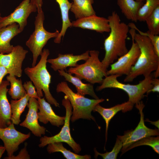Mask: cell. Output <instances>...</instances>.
Segmentation results:
<instances>
[{
    "label": "cell",
    "instance_id": "obj_1",
    "mask_svg": "<svg viewBox=\"0 0 159 159\" xmlns=\"http://www.w3.org/2000/svg\"><path fill=\"white\" fill-rule=\"evenodd\" d=\"M107 19L110 31L104 41L105 54L101 61L107 69L115 60L128 51L126 40L130 29L128 24L121 22L119 15L115 11H112Z\"/></svg>",
    "mask_w": 159,
    "mask_h": 159
},
{
    "label": "cell",
    "instance_id": "obj_2",
    "mask_svg": "<svg viewBox=\"0 0 159 159\" xmlns=\"http://www.w3.org/2000/svg\"><path fill=\"white\" fill-rule=\"evenodd\" d=\"M129 32L138 44L140 54L135 63L125 78L124 81L126 82H132L140 75L147 77L159 67V57L156 54L149 37L137 33L132 28H130Z\"/></svg>",
    "mask_w": 159,
    "mask_h": 159
},
{
    "label": "cell",
    "instance_id": "obj_3",
    "mask_svg": "<svg viewBox=\"0 0 159 159\" xmlns=\"http://www.w3.org/2000/svg\"><path fill=\"white\" fill-rule=\"evenodd\" d=\"M49 54V50L44 49L37 64L33 67L26 68L24 72L34 85L39 97L43 96V91L48 102L56 107H59V103L52 95L49 90L51 76L47 68V58Z\"/></svg>",
    "mask_w": 159,
    "mask_h": 159
},
{
    "label": "cell",
    "instance_id": "obj_4",
    "mask_svg": "<svg viewBox=\"0 0 159 159\" xmlns=\"http://www.w3.org/2000/svg\"><path fill=\"white\" fill-rule=\"evenodd\" d=\"M57 92H62L66 95L72 105L73 111L70 120L74 122L80 119L92 120L96 122L91 112L98 104L103 102V98L90 99L74 92L69 87L66 82H62L57 85Z\"/></svg>",
    "mask_w": 159,
    "mask_h": 159
},
{
    "label": "cell",
    "instance_id": "obj_5",
    "mask_svg": "<svg viewBox=\"0 0 159 159\" xmlns=\"http://www.w3.org/2000/svg\"><path fill=\"white\" fill-rule=\"evenodd\" d=\"M119 74H111L105 77L101 85L97 87V91L101 90L106 88L120 89L125 92L129 97L128 101L133 104H136L143 98L144 94L153 87L152 80L153 75L150 74L145 77L144 79L135 85L125 84L119 81L118 77Z\"/></svg>",
    "mask_w": 159,
    "mask_h": 159
},
{
    "label": "cell",
    "instance_id": "obj_6",
    "mask_svg": "<svg viewBox=\"0 0 159 159\" xmlns=\"http://www.w3.org/2000/svg\"><path fill=\"white\" fill-rule=\"evenodd\" d=\"M99 54V52L97 50L90 51L89 57L85 63L75 67H70L67 72L92 84H101L103 78L107 75V70L100 61Z\"/></svg>",
    "mask_w": 159,
    "mask_h": 159
},
{
    "label": "cell",
    "instance_id": "obj_7",
    "mask_svg": "<svg viewBox=\"0 0 159 159\" xmlns=\"http://www.w3.org/2000/svg\"><path fill=\"white\" fill-rule=\"evenodd\" d=\"M44 20L43 11L38 13L34 23V30L26 42V45L32 54V67L36 65L38 57L40 55L48 41L51 38H56L59 33L57 30L54 32L47 31L43 25Z\"/></svg>",
    "mask_w": 159,
    "mask_h": 159
},
{
    "label": "cell",
    "instance_id": "obj_8",
    "mask_svg": "<svg viewBox=\"0 0 159 159\" xmlns=\"http://www.w3.org/2000/svg\"><path fill=\"white\" fill-rule=\"evenodd\" d=\"M62 105L66 110L64 124L61 131L57 134L51 137L44 136L41 137L39 147L43 148L48 144L55 142H64L70 147L75 153H78L81 150L80 145L77 143L72 137L70 132V121L72 115V107L66 95L62 101Z\"/></svg>",
    "mask_w": 159,
    "mask_h": 159
},
{
    "label": "cell",
    "instance_id": "obj_9",
    "mask_svg": "<svg viewBox=\"0 0 159 159\" xmlns=\"http://www.w3.org/2000/svg\"><path fill=\"white\" fill-rule=\"evenodd\" d=\"M135 107L140 114V120L137 126L133 130L127 132L123 135H117V138L122 142V154L125 153L126 149L134 143L147 137L156 136L159 134L158 129H153L147 127L145 125L143 109L145 105L142 101L136 104Z\"/></svg>",
    "mask_w": 159,
    "mask_h": 159
},
{
    "label": "cell",
    "instance_id": "obj_10",
    "mask_svg": "<svg viewBox=\"0 0 159 159\" xmlns=\"http://www.w3.org/2000/svg\"><path fill=\"white\" fill-rule=\"evenodd\" d=\"M30 1L23 0L9 15L1 17L0 20V28L16 23L19 25L21 32H22L27 25V19L30 15L37 11L36 6Z\"/></svg>",
    "mask_w": 159,
    "mask_h": 159
},
{
    "label": "cell",
    "instance_id": "obj_11",
    "mask_svg": "<svg viewBox=\"0 0 159 159\" xmlns=\"http://www.w3.org/2000/svg\"><path fill=\"white\" fill-rule=\"evenodd\" d=\"M28 52L21 45L14 46L10 53H0V64L7 69L9 74L20 77L23 62Z\"/></svg>",
    "mask_w": 159,
    "mask_h": 159
},
{
    "label": "cell",
    "instance_id": "obj_12",
    "mask_svg": "<svg viewBox=\"0 0 159 159\" xmlns=\"http://www.w3.org/2000/svg\"><path fill=\"white\" fill-rule=\"evenodd\" d=\"M132 38L131 47L127 52L120 57L115 62L110 65V69L107 71V75L111 74L128 75L132 67L135 64L140 54L138 44Z\"/></svg>",
    "mask_w": 159,
    "mask_h": 159
},
{
    "label": "cell",
    "instance_id": "obj_13",
    "mask_svg": "<svg viewBox=\"0 0 159 159\" xmlns=\"http://www.w3.org/2000/svg\"><path fill=\"white\" fill-rule=\"evenodd\" d=\"M30 133L25 134L17 130L14 124L11 123L8 127L0 128V139L4 143V146L7 152L8 159L14 155V153L19 149V145L29 138Z\"/></svg>",
    "mask_w": 159,
    "mask_h": 159
},
{
    "label": "cell",
    "instance_id": "obj_14",
    "mask_svg": "<svg viewBox=\"0 0 159 159\" xmlns=\"http://www.w3.org/2000/svg\"><path fill=\"white\" fill-rule=\"evenodd\" d=\"M37 99L30 97L28 104V111L24 120L20 125L30 130L32 134L37 137H41L45 133L46 128L40 126L38 122V112L39 104Z\"/></svg>",
    "mask_w": 159,
    "mask_h": 159
},
{
    "label": "cell",
    "instance_id": "obj_15",
    "mask_svg": "<svg viewBox=\"0 0 159 159\" xmlns=\"http://www.w3.org/2000/svg\"><path fill=\"white\" fill-rule=\"evenodd\" d=\"M72 26L94 30L102 33L109 32L110 28L107 18L92 15L77 19L72 22Z\"/></svg>",
    "mask_w": 159,
    "mask_h": 159
},
{
    "label": "cell",
    "instance_id": "obj_16",
    "mask_svg": "<svg viewBox=\"0 0 159 159\" xmlns=\"http://www.w3.org/2000/svg\"><path fill=\"white\" fill-rule=\"evenodd\" d=\"M89 56V51L78 55H74L73 54H59L57 58L47 59V62L51 64V67L54 71L64 70L68 67L77 66L78 64V61L81 60L85 61Z\"/></svg>",
    "mask_w": 159,
    "mask_h": 159
},
{
    "label": "cell",
    "instance_id": "obj_17",
    "mask_svg": "<svg viewBox=\"0 0 159 159\" xmlns=\"http://www.w3.org/2000/svg\"><path fill=\"white\" fill-rule=\"evenodd\" d=\"M39 104L38 112V120L44 124L49 122L53 126L59 127L64 125L65 116L57 115L51 107L50 104L46 101L44 98L39 97L37 99Z\"/></svg>",
    "mask_w": 159,
    "mask_h": 159
},
{
    "label": "cell",
    "instance_id": "obj_18",
    "mask_svg": "<svg viewBox=\"0 0 159 159\" xmlns=\"http://www.w3.org/2000/svg\"><path fill=\"white\" fill-rule=\"evenodd\" d=\"M9 85L7 80H2L0 84V128L6 127L12 123L10 105L7 97Z\"/></svg>",
    "mask_w": 159,
    "mask_h": 159
},
{
    "label": "cell",
    "instance_id": "obj_19",
    "mask_svg": "<svg viewBox=\"0 0 159 159\" xmlns=\"http://www.w3.org/2000/svg\"><path fill=\"white\" fill-rule=\"evenodd\" d=\"M134 104L128 100L121 104H117L112 107L105 108L101 106L99 104L94 107L93 111L97 112L102 116L106 123L105 139H107V131L110 122L112 119L119 112L122 111L123 112L131 110Z\"/></svg>",
    "mask_w": 159,
    "mask_h": 159
},
{
    "label": "cell",
    "instance_id": "obj_20",
    "mask_svg": "<svg viewBox=\"0 0 159 159\" xmlns=\"http://www.w3.org/2000/svg\"><path fill=\"white\" fill-rule=\"evenodd\" d=\"M19 27L18 24L14 23L0 28V53L7 54L12 51L14 46L10 42L21 32Z\"/></svg>",
    "mask_w": 159,
    "mask_h": 159
},
{
    "label": "cell",
    "instance_id": "obj_21",
    "mask_svg": "<svg viewBox=\"0 0 159 159\" xmlns=\"http://www.w3.org/2000/svg\"><path fill=\"white\" fill-rule=\"evenodd\" d=\"M58 72L59 75L64 77L65 80L72 83L75 86L77 93L83 96L89 95L95 99H99L95 92L92 84L84 83L79 78L72 76L64 70H58Z\"/></svg>",
    "mask_w": 159,
    "mask_h": 159
},
{
    "label": "cell",
    "instance_id": "obj_22",
    "mask_svg": "<svg viewBox=\"0 0 159 159\" xmlns=\"http://www.w3.org/2000/svg\"><path fill=\"white\" fill-rule=\"evenodd\" d=\"M58 4L60 9L62 21V29L58 36L54 40L56 43L59 44L61 42L62 37H64L68 28L72 26V22L69 19V11L70 10L72 3L69 0H55Z\"/></svg>",
    "mask_w": 159,
    "mask_h": 159
},
{
    "label": "cell",
    "instance_id": "obj_23",
    "mask_svg": "<svg viewBox=\"0 0 159 159\" xmlns=\"http://www.w3.org/2000/svg\"><path fill=\"white\" fill-rule=\"evenodd\" d=\"M117 4L122 13L128 19L137 22V15L143 2L135 0H117Z\"/></svg>",
    "mask_w": 159,
    "mask_h": 159
},
{
    "label": "cell",
    "instance_id": "obj_24",
    "mask_svg": "<svg viewBox=\"0 0 159 159\" xmlns=\"http://www.w3.org/2000/svg\"><path fill=\"white\" fill-rule=\"evenodd\" d=\"M70 9L76 19L96 14L92 7L95 0H72Z\"/></svg>",
    "mask_w": 159,
    "mask_h": 159
},
{
    "label": "cell",
    "instance_id": "obj_25",
    "mask_svg": "<svg viewBox=\"0 0 159 159\" xmlns=\"http://www.w3.org/2000/svg\"><path fill=\"white\" fill-rule=\"evenodd\" d=\"M29 97L26 94L18 100H12L10 104L11 115V121L14 125H18L21 122L20 116L28 104Z\"/></svg>",
    "mask_w": 159,
    "mask_h": 159
},
{
    "label": "cell",
    "instance_id": "obj_26",
    "mask_svg": "<svg viewBox=\"0 0 159 159\" xmlns=\"http://www.w3.org/2000/svg\"><path fill=\"white\" fill-rule=\"evenodd\" d=\"M47 151L49 154L59 152L67 159H90L91 156L90 155H80L73 153L68 150L63 146L62 142H55L47 145Z\"/></svg>",
    "mask_w": 159,
    "mask_h": 159
},
{
    "label": "cell",
    "instance_id": "obj_27",
    "mask_svg": "<svg viewBox=\"0 0 159 159\" xmlns=\"http://www.w3.org/2000/svg\"><path fill=\"white\" fill-rule=\"evenodd\" d=\"M6 78L10 85V88L8 92L12 99H19L27 94L21 79H17L16 76L10 74Z\"/></svg>",
    "mask_w": 159,
    "mask_h": 159
},
{
    "label": "cell",
    "instance_id": "obj_28",
    "mask_svg": "<svg viewBox=\"0 0 159 159\" xmlns=\"http://www.w3.org/2000/svg\"><path fill=\"white\" fill-rule=\"evenodd\" d=\"M145 2L139 9L137 15V20L145 21L147 17L159 6V0H145Z\"/></svg>",
    "mask_w": 159,
    "mask_h": 159
},
{
    "label": "cell",
    "instance_id": "obj_29",
    "mask_svg": "<svg viewBox=\"0 0 159 159\" xmlns=\"http://www.w3.org/2000/svg\"><path fill=\"white\" fill-rule=\"evenodd\" d=\"M143 145L151 147L157 153H159V137L149 136L144 138L130 145L125 150V153L134 148Z\"/></svg>",
    "mask_w": 159,
    "mask_h": 159
},
{
    "label": "cell",
    "instance_id": "obj_30",
    "mask_svg": "<svg viewBox=\"0 0 159 159\" xmlns=\"http://www.w3.org/2000/svg\"><path fill=\"white\" fill-rule=\"evenodd\" d=\"M149 32L155 35L159 34V6L146 19Z\"/></svg>",
    "mask_w": 159,
    "mask_h": 159
},
{
    "label": "cell",
    "instance_id": "obj_31",
    "mask_svg": "<svg viewBox=\"0 0 159 159\" xmlns=\"http://www.w3.org/2000/svg\"><path fill=\"white\" fill-rule=\"evenodd\" d=\"M122 143L121 140L117 138L115 145L110 152L102 153L98 152L96 149H94L95 157L96 158L98 155L101 156L104 159H115L117 158L118 154L121 150Z\"/></svg>",
    "mask_w": 159,
    "mask_h": 159
},
{
    "label": "cell",
    "instance_id": "obj_32",
    "mask_svg": "<svg viewBox=\"0 0 159 159\" xmlns=\"http://www.w3.org/2000/svg\"><path fill=\"white\" fill-rule=\"evenodd\" d=\"M129 28H132L138 32L139 34L147 36L150 39L156 54L159 57V36L155 35L151 33L148 31L144 32L140 30L133 23L128 24Z\"/></svg>",
    "mask_w": 159,
    "mask_h": 159
},
{
    "label": "cell",
    "instance_id": "obj_33",
    "mask_svg": "<svg viewBox=\"0 0 159 159\" xmlns=\"http://www.w3.org/2000/svg\"><path fill=\"white\" fill-rule=\"evenodd\" d=\"M23 85L26 93L30 97L34 98L37 99L39 97L37 91H36V88L33 85L31 81L24 82Z\"/></svg>",
    "mask_w": 159,
    "mask_h": 159
},
{
    "label": "cell",
    "instance_id": "obj_34",
    "mask_svg": "<svg viewBox=\"0 0 159 159\" xmlns=\"http://www.w3.org/2000/svg\"><path fill=\"white\" fill-rule=\"evenodd\" d=\"M27 143H25L24 147L19 152L18 154L15 156L14 155L9 158L8 159H30V155L29 154L26 150Z\"/></svg>",
    "mask_w": 159,
    "mask_h": 159
},
{
    "label": "cell",
    "instance_id": "obj_35",
    "mask_svg": "<svg viewBox=\"0 0 159 159\" xmlns=\"http://www.w3.org/2000/svg\"><path fill=\"white\" fill-rule=\"evenodd\" d=\"M152 84L153 85L152 88L147 92V94L151 92H159V79L158 78H153Z\"/></svg>",
    "mask_w": 159,
    "mask_h": 159
},
{
    "label": "cell",
    "instance_id": "obj_36",
    "mask_svg": "<svg viewBox=\"0 0 159 159\" xmlns=\"http://www.w3.org/2000/svg\"><path fill=\"white\" fill-rule=\"evenodd\" d=\"M30 1L32 3L36 6L38 13L40 12L43 11L42 8L43 0H31Z\"/></svg>",
    "mask_w": 159,
    "mask_h": 159
},
{
    "label": "cell",
    "instance_id": "obj_37",
    "mask_svg": "<svg viewBox=\"0 0 159 159\" xmlns=\"http://www.w3.org/2000/svg\"><path fill=\"white\" fill-rule=\"evenodd\" d=\"M8 73L7 69L0 64V84L4 77Z\"/></svg>",
    "mask_w": 159,
    "mask_h": 159
},
{
    "label": "cell",
    "instance_id": "obj_38",
    "mask_svg": "<svg viewBox=\"0 0 159 159\" xmlns=\"http://www.w3.org/2000/svg\"><path fill=\"white\" fill-rule=\"evenodd\" d=\"M5 150L6 149L4 146H0V159L2 155L4 153Z\"/></svg>",
    "mask_w": 159,
    "mask_h": 159
},
{
    "label": "cell",
    "instance_id": "obj_39",
    "mask_svg": "<svg viewBox=\"0 0 159 159\" xmlns=\"http://www.w3.org/2000/svg\"><path fill=\"white\" fill-rule=\"evenodd\" d=\"M148 121H149L153 125H155L157 127L159 128V120L156 121L152 122L149 120H148Z\"/></svg>",
    "mask_w": 159,
    "mask_h": 159
},
{
    "label": "cell",
    "instance_id": "obj_40",
    "mask_svg": "<svg viewBox=\"0 0 159 159\" xmlns=\"http://www.w3.org/2000/svg\"><path fill=\"white\" fill-rule=\"evenodd\" d=\"M154 75L155 78H158L159 77V67L155 71Z\"/></svg>",
    "mask_w": 159,
    "mask_h": 159
},
{
    "label": "cell",
    "instance_id": "obj_41",
    "mask_svg": "<svg viewBox=\"0 0 159 159\" xmlns=\"http://www.w3.org/2000/svg\"><path fill=\"white\" fill-rule=\"evenodd\" d=\"M135 0L137 1H138L143 2L144 1H145V0Z\"/></svg>",
    "mask_w": 159,
    "mask_h": 159
},
{
    "label": "cell",
    "instance_id": "obj_42",
    "mask_svg": "<svg viewBox=\"0 0 159 159\" xmlns=\"http://www.w3.org/2000/svg\"><path fill=\"white\" fill-rule=\"evenodd\" d=\"M1 14H0V19H1Z\"/></svg>",
    "mask_w": 159,
    "mask_h": 159
}]
</instances>
